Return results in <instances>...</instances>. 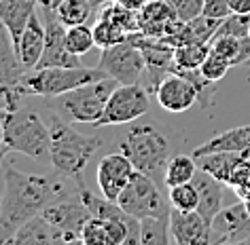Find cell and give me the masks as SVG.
Wrapping results in <instances>:
<instances>
[{
  "label": "cell",
  "mask_w": 250,
  "mask_h": 245,
  "mask_svg": "<svg viewBox=\"0 0 250 245\" xmlns=\"http://www.w3.org/2000/svg\"><path fill=\"white\" fill-rule=\"evenodd\" d=\"M2 184H0V243H9L11 237L39 216L53 201L72 192L64 184L62 173L32 175L21 173L15 167L2 163Z\"/></svg>",
  "instance_id": "cell-1"
},
{
  "label": "cell",
  "mask_w": 250,
  "mask_h": 245,
  "mask_svg": "<svg viewBox=\"0 0 250 245\" xmlns=\"http://www.w3.org/2000/svg\"><path fill=\"white\" fill-rule=\"evenodd\" d=\"M49 131H51L49 161H51L53 169L68 180L81 182V175H83L87 163L91 161L93 152L102 146L104 140L74 131L70 125L62 121L60 114H51Z\"/></svg>",
  "instance_id": "cell-2"
},
{
  "label": "cell",
  "mask_w": 250,
  "mask_h": 245,
  "mask_svg": "<svg viewBox=\"0 0 250 245\" xmlns=\"http://www.w3.org/2000/svg\"><path fill=\"white\" fill-rule=\"evenodd\" d=\"M2 129H4V146L9 152H21L34 161L49 159L51 150V131L49 125L32 108L2 110Z\"/></svg>",
  "instance_id": "cell-3"
},
{
  "label": "cell",
  "mask_w": 250,
  "mask_h": 245,
  "mask_svg": "<svg viewBox=\"0 0 250 245\" xmlns=\"http://www.w3.org/2000/svg\"><path fill=\"white\" fill-rule=\"evenodd\" d=\"M102 68H85V66H53V68H36L23 74L21 85L32 95L42 97H60L64 93L83 87L93 80L106 78Z\"/></svg>",
  "instance_id": "cell-4"
},
{
  "label": "cell",
  "mask_w": 250,
  "mask_h": 245,
  "mask_svg": "<svg viewBox=\"0 0 250 245\" xmlns=\"http://www.w3.org/2000/svg\"><path fill=\"white\" fill-rule=\"evenodd\" d=\"M121 152L134 163L136 171L151 175L153 180L164 178L170 161V144L151 125L132 127L121 144Z\"/></svg>",
  "instance_id": "cell-5"
},
{
  "label": "cell",
  "mask_w": 250,
  "mask_h": 245,
  "mask_svg": "<svg viewBox=\"0 0 250 245\" xmlns=\"http://www.w3.org/2000/svg\"><path fill=\"white\" fill-rule=\"evenodd\" d=\"M119 80L106 76L93 83H87L83 87L64 93L55 97V110H60V116H66L72 123H87L93 125L102 114L110 93L117 89Z\"/></svg>",
  "instance_id": "cell-6"
},
{
  "label": "cell",
  "mask_w": 250,
  "mask_h": 245,
  "mask_svg": "<svg viewBox=\"0 0 250 245\" xmlns=\"http://www.w3.org/2000/svg\"><path fill=\"white\" fill-rule=\"evenodd\" d=\"M117 203L121 209L132 213L136 218H159V216H170V199H166L161 194L157 182L151 175L134 171L132 180L127 182V186L121 190Z\"/></svg>",
  "instance_id": "cell-7"
},
{
  "label": "cell",
  "mask_w": 250,
  "mask_h": 245,
  "mask_svg": "<svg viewBox=\"0 0 250 245\" xmlns=\"http://www.w3.org/2000/svg\"><path fill=\"white\" fill-rule=\"evenodd\" d=\"M151 108L148 99V89H145L140 83L136 85H117V89L110 93L102 114L93 127H115V125L132 123L136 118L145 116Z\"/></svg>",
  "instance_id": "cell-8"
},
{
  "label": "cell",
  "mask_w": 250,
  "mask_h": 245,
  "mask_svg": "<svg viewBox=\"0 0 250 245\" xmlns=\"http://www.w3.org/2000/svg\"><path fill=\"white\" fill-rule=\"evenodd\" d=\"M98 66L121 85H136L142 80V74H146L142 49L129 40L102 49Z\"/></svg>",
  "instance_id": "cell-9"
},
{
  "label": "cell",
  "mask_w": 250,
  "mask_h": 245,
  "mask_svg": "<svg viewBox=\"0 0 250 245\" xmlns=\"http://www.w3.org/2000/svg\"><path fill=\"white\" fill-rule=\"evenodd\" d=\"M45 51L36 68H53V66H83L81 55H74L66 47V26L58 19L53 9H45ZM34 68V70H36Z\"/></svg>",
  "instance_id": "cell-10"
},
{
  "label": "cell",
  "mask_w": 250,
  "mask_h": 245,
  "mask_svg": "<svg viewBox=\"0 0 250 245\" xmlns=\"http://www.w3.org/2000/svg\"><path fill=\"white\" fill-rule=\"evenodd\" d=\"M159 106L167 112H185L193 104L199 102V91L195 83L180 72H170L155 89Z\"/></svg>",
  "instance_id": "cell-11"
},
{
  "label": "cell",
  "mask_w": 250,
  "mask_h": 245,
  "mask_svg": "<svg viewBox=\"0 0 250 245\" xmlns=\"http://www.w3.org/2000/svg\"><path fill=\"white\" fill-rule=\"evenodd\" d=\"M250 243V213L244 201L221 209L212 222L210 243Z\"/></svg>",
  "instance_id": "cell-12"
},
{
  "label": "cell",
  "mask_w": 250,
  "mask_h": 245,
  "mask_svg": "<svg viewBox=\"0 0 250 245\" xmlns=\"http://www.w3.org/2000/svg\"><path fill=\"white\" fill-rule=\"evenodd\" d=\"M136 171L134 163L127 159L123 152H115V154H106L98 165V186L102 197H106L108 201H117L119 194L127 182L132 180V175Z\"/></svg>",
  "instance_id": "cell-13"
},
{
  "label": "cell",
  "mask_w": 250,
  "mask_h": 245,
  "mask_svg": "<svg viewBox=\"0 0 250 245\" xmlns=\"http://www.w3.org/2000/svg\"><path fill=\"white\" fill-rule=\"evenodd\" d=\"M170 232L172 241L178 245H206L210 243L212 226L199 216V211L170 209Z\"/></svg>",
  "instance_id": "cell-14"
},
{
  "label": "cell",
  "mask_w": 250,
  "mask_h": 245,
  "mask_svg": "<svg viewBox=\"0 0 250 245\" xmlns=\"http://www.w3.org/2000/svg\"><path fill=\"white\" fill-rule=\"evenodd\" d=\"M183 26L170 0H148L140 11V30L151 38H166Z\"/></svg>",
  "instance_id": "cell-15"
},
{
  "label": "cell",
  "mask_w": 250,
  "mask_h": 245,
  "mask_svg": "<svg viewBox=\"0 0 250 245\" xmlns=\"http://www.w3.org/2000/svg\"><path fill=\"white\" fill-rule=\"evenodd\" d=\"M197 192H199V205L197 211L206 222L212 226L218 211L223 209V194H225V182H221L214 175H210L204 169H197L195 178H193Z\"/></svg>",
  "instance_id": "cell-16"
},
{
  "label": "cell",
  "mask_w": 250,
  "mask_h": 245,
  "mask_svg": "<svg viewBox=\"0 0 250 245\" xmlns=\"http://www.w3.org/2000/svg\"><path fill=\"white\" fill-rule=\"evenodd\" d=\"M45 40H47V30L45 21H41L39 15H32L28 21L26 30H23L20 42H17V55H20L23 68L30 72L39 66L41 55L45 51Z\"/></svg>",
  "instance_id": "cell-17"
},
{
  "label": "cell",
  "mask_w": 250,
  "mask_h": 245,
  "mask_svg": "<svg viewBox=\"0 0 250 245\" xmlns=\"http://www.w3.org/2000/svg\"><path fill=\"white\" fill-rule=\"evenodd\" d=\"M36 4L39 0H0V23L9 30L15 51L30 17L36 13Z\"/></svg>",
  "instance_id": "cell-18"
},
{
  "label": "cell",
  "mask_w": 250,
  "mask_h": 245,
  "mask_svg": "<svg viewBox=\"0 0 250 245\" xmlns=\"http://www.w3.org/2000/svg\"><path fill=\"white\" fill-rule=\"evenodd\" d=\"M64 243V232L58 226L51 224L49 220L39 213V216L30 218L20 230L11 237L9 243H17V245H30V243Z\"/></svg>",
  "instance_id": "cell-19"
},
{
  "label": "cell",
  "mask_w": 250,
  "mask_h": 245,
  "mask_svg": "<svg viewBox=\"0 0 250 245\" xmlns=\"http://www.w3.org/2000/svg\"><path fill=\"white\" fill-rule=\"evenodd\" d=\"M26 72L28 70L23 68L20 55L15 51V45H13L9 30L0 23V85H4V87L20 85Z\"/></svg>",
  "instance_id": "cell-20"
},
{
  "label": "cell",
  "mask_w": 250,
  "mask_h": 245,
  "mask_svg": "<svg viewBox=\"0 0 250 245\" xmlns=\"http://www.w3.org/2000/svg\"><path fill=\"white\" fill-rule=\"evenodd\" d=\"M223 150H229V152H250V125L233 127L214 135L212 140L195 148L193 156H202L208 152H223Z\"/></svg>",
  "instance_id": "cell-21"
},
{
  "label": "cell",
  "mask_w": 250,
  "mask_h": 245,
  "mask_svg": "<svg viewBox=\"0 0 250 245\" xmlns=\"http://www.w3.org/2000/svg\"><path fill=\"white\" fill-rule=\"evenodd\" d=\"M250 152H229V150H223V152H208L202 156H195L197 167L208 171L210 175H214L225 184H229V178L233 173V169L240 165V163L246 159Z\"/></svg>",
  "instance_id": "cell-22"
},
{
  "label": "cell",
  "mask_w": 250,
  "mask_h": 245,
  "mask_svg": "<svg viewBox=\"0 0 250 245\" xmlns=\"http://www.w3.org/2000/svg\"><path fill=\"white\" fill-rule=\"evenodd\" d=\"M210 51L225 57L231 66H244L250 59V36H214Z\"/></svg>",
  "instance_id": "cell-23"
},
{
  "label": "cell",
  "mask_w": 250,
  "mask_h": 245,
  "mask_svg": "<svg viewBox=\"0 0 250 245\" xmlns=\"http://www.w3.org/2000/svg\"><path fill=\"white\" fill-rule=\"evenodd\" d=\"M197 161L195 156H187V154H174L170 156L166 165V173H164V184L167 188L178 186V184H187V182H193L197 173Z\"/></svg>",
  "instance_id": "cell-24"
},
{
  "label": "cell",
  "mask_w": 250,
  "mask_h": 245,
  "mask_svg": "<svg viewBox=\"0 0 250 245\" xmlns=\"http://www.w3.org/2000/svg\"><path fill=\"white\" fill-rule=\"evenodd\" d=\"M140 243L142 245H167L172 241L170 216L142 218L140 220Z\"/></svg>",
  "instance_id": "cell-25"
},
{
  "label": "cell",
  "mask_w": 250,
  "mask_h": 245,
  "mask_svg": "<svg viewBox=\"0 0 250 245\" xmlns=\"http://www.w3.org/2000/svg\"><path fill=\"white\" fill-rule=\"evenodd\" d=\"M210 55V42H189L174 49V68L178 70H199ZM174 72V70H172Z\"/></svg>",
  "instance_id": "cell-26"
},
{
  "label": "cell",
  "mask_w": 250,
  "mask_h": 245,
  "mask_svg": "<svg viewBox=\"0 0 250 245\" xmlns=\"http://www.w3.org/2000/svg\"><path fill=\"white\" fill-rule=\"evenodd\" d=\"M91 11H96L87 0H58L53 7V13L64 26H77V23H87Z\"/></svg>",
  "instance_id": "cell-27"
},
{
  "label": "cell",
  "mask_w": 250,
  "mask_h": 245,
  "mask_svg": "<svg viewBox=\"0 0 250 245\" xmlns=\"http://www.w3.org/2000/svg\"><path fill=\"white\" fill-rule=\"evenodd\" d=\"M66 47L70 49L74 55L83 57L96 47V38H93V28L87 23H77V26H66Z\"/></svg>",
  "instance_id": "cell-28"
},
{
  "label": "cell",
  "mask_w": 250,
  "mask_h": 245,
  "mask_svg": "<svg viewBox=\"0 0 250 245\" xmlns=\"http://www.w3.org/2000/svg\"><path fill=\"white\" fill-rule=\"evenodd\" d=\"M93 38H96V47L106 49V47L123 42L127 38V32H125L121 26H117L115 21L106 19V17H100V19L93 23Z\"/></svg>",
  "instance_id": "cell-29"
},
{
  "label": "cell",
  "mask_w": 250,
  "mask_h": 245,
  "mask_svg": "<svg viewBox=\"0 0 250 245\" xmlns=\"http://www.w3.org/2000/svg\"><path fill=\"white\" fill-rule=\"evenodd\" d=\"M170 205L176 207V209H183V211H195L197 205H199V192L193 182H187V184H178V186H172L170 188Z\"/></svg>",
  "instance_id": "cell-30"
},
{
  "label": "cell",
  "mask_w": 250,
  "mask_h": 245,
  "mask_svg": "<svg viewBox=\"0 0 250 245\" xmlns=\"http://www.w3.org/2000/svg\"><path fill=\"white\" fill-rule=\"evenodd\" d=\"M214 36H250V15H240V13H231L229 17H225L223 23L218 26V32Z\"/></svg>",
  "instance_id": "cell-31"
},
{
  "label": "cell",
  "mask_w": 250,
  "mask_h": 245,
  "mask_svg": "<svg viewBox=\"0 0 250 245\" xmlns=\"http://www.w3.org/2000/svg\"><path fill=\"white\" fill-rule=\"evenodd\" d=\"M229 68H231V64H229L227 59L210 51V55L206 57V61L199 66V72H202L204 76L210 80V83H216V80H221V78L227 76Z\"/></svg>",
  "instance_id": "cell-32"
},
{
  "label": "cell",
  "mask_w": 250,
  "mask_h": 245,
  "mask_svg": "<svg viewBox=\"0 0 250 245\" xmlns=\"http://www.w3.org/2000/svg\"><path fill=\"white\" fill-rule=\"evenodd\" d=\"M172 7L176 9V15L180 21H191L204 13L206 0H170Z\"/></svg>",
  "instance_id": "cell-33"
},
{
  "label": "cell",
  "mask_w": 250,
  "mask_h": 245,
  "mask_svg": "<svg viewBox=\"0 0 250 245\" xmlns=\"http://www.w3.org/2000/svg\"><path fill=\"white\" fill-rule=\"evenodd\" d=\"M206 17H214V19H225L231 15V4L229 0H206L204 2V13Z\"/></svg>",
  "instance_id": "cell-34"
},
{
  "label": "cell",
  "mask_w": 250,
  "mask_h": 245,
  "mask_svg": "<svg viewBox=\"0 0 250 245\" xmlns=\"http://www.w3.org/2000/svg\"><path fill=\"white\" fill-rule=\"evenodd\" d=\"M229 4H231V13L250 15V0H229Z\"/></svg>",
  "instance_id": "cell-35"
},
{
  "label": "cell",
  "mask_w": 250,
  "mask_h": 245,
  "mask_svg": "<svg viewBox=\"0 0 250 245\" xmlns=\"http://www.w3.org/2000/svg\"><path fill=\"white\" fill-rule=\"evenodd\" d=\"M117 2L123 4L125 9H132V11H138V13H140V11L145 9V4L148 2V0H117Z\"/></svg>",
  "instance_id": "cell-36"
},
{
  "label": "cell",
  "mask_w": 250,
  "mask_h": 245,
  "mask_svg": "<svg viewBox=\"0 0 250 245\" xmlns=\"http://www.w3.org/2000/svg\"><path fill=\"white\" fill-rule=\"evenodd\" d=\"M87 2H89L93 9H102L106 2H110V0H87Z\"/></svg>",
  "instance_id": "cell-37"
},
{
  "label": "cell",
  "mask_w": 250,
  "mask_h": 245,
  "mask_svg": "<svg viewBox=\"0 0 250 245\" xmlns=\"http://www.w3.org/2000/svg\"><path fill=\"white\" fill-rule=\"evenodd\" d=\"M39 2H41V7H42V9H53L58 0H39Z\"/></svg>",
  "instance_id": "cell-38"
},
{
  "label": "cell",
  "mask_w": 250,
  "mask_h": 245,
  "mask_svg": "<svg viewBox=\"0 0 250 245\" xmlns=\"http://www.w3.org/2000/svg\"><path fill=\"white\" fill-rule=\"evenodd\" d=\"M0 148H7V146H4V129H2V118H0Z\"/></svg>",
  "instance_id": "cell-39"
},
{
  "label": "cell",
  "mask_w": 250,
  "mask_h": 245,
  "mask_svg": "<svg viewBox=\"0 0 250 245\" xmlns=\"http://www.w3.org/2000/svg\"><path fill=\"white\" fill-rule=\"evenodd\" d=\"M242 201H244V207H246V211L250 213V197L248 199H242Z\"/></svg>",
  "instance_id": "cell-40"
},
{
  "label": "cell",
  "mask_w": 250,
  "mask_h": 245,
  "mask_svg": "<svg viewBox=\"0 0 250 245\" xmlns=\"http://www.w3.org/2000/svg\"><path fill=\"white\" fill-rule=\"evenodd\" d=\"M244 66H246V68H248V72H250V59H248V61H246V64H244ZM248 78H250V76H248Z\"/></svg>",
  "instance_id": "cell-41"
}]
</instances>
